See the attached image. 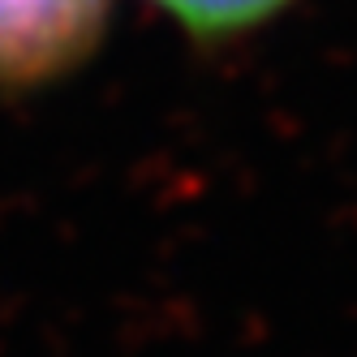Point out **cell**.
Segmentation results:
<instances>
[{
    "instance_id": "cell-1",
    "label": "cell",
    "mask_w": 357,
    "mask_h": 357,
    "mask_svg": "<svg viewBox=\"0 0 357 357\" xmlns=\"http://www.w3.org/2000/svg\"><path fill=\"white\" fill-rule=\"evenodd\" d=\"M112 0H0V95L78 73L108 35Z\"/></svg>"
},
{
    "instance_id": "cell-2",
    "label": "cell",
    "mask_w": 357,
    "mask_h": 357,
    "mask_svg": "<svg viewBox=\"0 0 357 357\" xmlns=\"http://www.w3.org/2000/svg\"><path fill=\"white\" fill-rule=\"evenodd\" d=\"M151 9H160L181 35L194 43H237L254 31H263L297 0H146Z\"/></svg>"
}]
</instances>
